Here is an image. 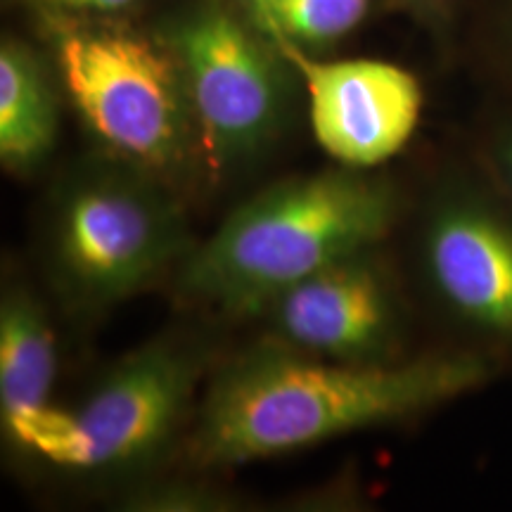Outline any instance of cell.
I'll return each mask as SVG.
<instances>
[{
    "instance_id": "obj_1",
    "label": "cell",
    "mask_w": 512,
    "mask_h": 512,
    "mask_svg": "<svg viewBox=\"0 0 512 512\" xmlns=\"http://www.w3.org/2000/svg\"><path fill=\"white\" fill-rule=\"evenodd\" d=\"M470 361L347 363L268 344L223 366L188 439L197 467H238L432 406L475 382Z\"/></svg>"
},
{
    "instance_id": "obj_2",
    "label": "cell",
    "mask_w": 512,
    "mask_h": 512,
    "mask_svg": "<svg viewBox=\"0 0 512 512\" xmlns=\"http://www.w3.org/2000/svg\"><path fill=\"white\" fill-rule=\"evenodd\" d=\"M396 214L394 192L368 169L287 178L230 211L178 268L183 297L256 316L275 294L344 256L373 249Z\"/></svg>"
},
{
    "instance_id": "obj_3",
    "label": "cell",
    "mask_w": 512,
    "mask_h": 512,
    "mask_svg": "<svg viewBox=\"0 0 512 512\" xmlns=\"http://www.w3.org/2000/svg\"><path fill=\"white\" fill-rule=\"evenodd\" d=\"M190 249L183 211L157 171L124 157L86 166L57 195L50 259L76 302H119Z\"/></svg>"
},
{
    "instance_id": "obj_4",
    "label": "cell",
    "mask_w": 512,
    "mask_h": 512,
    "mask_svg": "<svg viewBox=\"0 0 512 512\" xmlns=\"http://www.w3.org/2000/svg\"><path fill=\"white\" fill-rule=\"evenodd\" d=\"M53 48L74 107L114 155L157 174L188 159L197 126L181 64L164 38L53 15Z\"/></svg>"
},
{
    "instance_id": "obj_5",
    "label": "cell",
    "mask_w": 512,
    "mask_h": 512,
    "mask_svg": "<svg viewBox=\"0 0 512 512\" xmlns=\"http://www.w3.org/2000/svg\"><path fill=\"white\" fill-rule=\"evenodd\" d=\"M200 351L181 339H157L126 356L69 413L53 403L5 425L24 451L72 470H107L152 456L188 413Z\"/></svg>"
},
{
    "instance_id": "obj_6",
    "label": "cell",
    "mask_w": 512,
    "mask_h": 512,
    "mask_svg": "<svg viewBox=\"0 0 512 512\" xmlns=\"http://www.w3.org/2000/svg\"><path fill=\"white\" fill-rule=\"evenodd\" d=\"M164 41L181 64L197 143L214 171L264 150L287 110V60L266 31L209 5L178 19Z\"/></svg>"
},
{
    "instance_id": "obj_7",
    "label": "cell",
    "mask_w": 512,
    "mask_h": 512,
    "mask_svg": "<svg viewBox=\"0 0 512 512\" xmlns=\"http://www.w3.org/2000/svg\"><path fill=\"white\" fill-rule=\"evenodd\" d=\"M268 38L302 76L313 133L339 166L373 169L411 140L422 110L411 72L382 60L318 62L287 38Z\"/></svg>"
},
{
    "instance_id": "obj_8",
    "label": "cell",
    "mask_w": 512,
    "mask_h": 512,
    "mask_svg": "<svg viewBox=\"0 0 512 512\" xmlns=\"http://www.w3.org/2000/svg\"><path fill=\"white\" fill-rule=\"evenodd\" d=\"M256 316L287 347L347 363H387L399 320L373 249L323 266L275 294Z\"/></svg>"
},
{
    "instance_id": "obj_9",
    "label": "cell",
    "mask_w": 512,
    "mask_h": 512,
    "mask_svg": "<svg viewBox=\"0 0 512 512\" xmlns=\"http://www.w3.org/2000/svg\"><path fill=\"white\" fill-rule=\"evenodd\" d=\"M434 283L463 316L512 332V233L482 211L453 209L427 238Z\"/></svg>"
},
{
    "instance_id": "obj_10",
    "label": "cell",
    "mask_w": 512,
    "mask_h": 512,
    "mask_svg": "<svg viewBox=\"0 0 512 512\" xmlns=\"http://www.w3.org/2000/svg\"><path fill=\"white\" fill-rule=\"evenodd\" d=\"M57 140V98L34 50L5 38L0 46V159L12 171H34Z\"/></svg>"
},
{
    "instance_id": "obj_11",
    "label": "cell",
    "mask_w": 512,
    "mask_h": 512,
    "mask_svg": "<svg viewBox=\"0 0 512 512\" xmlns=\"http://www.w3.org/2000/svg\"><path fill=\"white\" fill-rule=\"evenodd\" d=\"M57 344L41 302L12 287L0 304V415L5 422L50 406Z\"/></svg>"
},
{
    "instance_id": "obj_12",
    "label": "cell",
    "mask_w": 512,
    "mask_h": 512,
    "mask_svg": "<svg viewBox=\"0 0 512 512\" xmlns=\"http://www.w3.org/2000/svg\"><path fill=\"white\" fill-rule=\"evenodd\" d=\"M266 34L299 48H325L361 27L370 0H247Z\"/></svg>"
},
{
    "instance_id": "obj_13",
    "label": "cell",
    "mask_w": 512,
    "mask_h": 512,
    "mask_svg": "<svg viewBox=\"0 0 512 512\" xmlns=\"http://www.w3.org/2000/svg\"><path fill=\"white\" fill-rule=\"evenodd\" d=\"M36 3L57 17H100L126 10L133 0H36Z\"/></svg>"
},
{
    "instance_id": "obj_14",
    "label": "cell",
    "mask_w": 512,
    "mask_h": 512,
    "mask_svg": "<svg viewBox=\"0 0 512 512\" xmlns=\"http://www.w3.org/2000/svg\"><path fill=\"white\" fill-rule=\"evenodd\" d=\"M418 3H434V0H418Z\"/></svg>"
},
{
    "instance_id": "obj_15",
    "label": "cell",
    "mask_w": 512,
    "mask_h": 512,
    "mask_svg": "<svg viewBox=\"0 0 512 512\" xmlns=\"http://www.w3.org/2000/svg\"><path fill=\"white\" fill-rule=\"evenodd\" d=\"M510 169H512V147H510Z\"/></svg>"
}]
</instances>
